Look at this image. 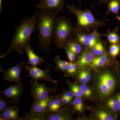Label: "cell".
Wrapping results in <instances>:
<instances>
[{"instance_id":"44dd1931","label":"cell","mask_w":120,"mask_h":120,"mask_svg":"<svg viewBox=\"0 0 120 120\" xmlns=\"http://www.w3.org/2000/svg\"><path fill=\"white\" fill-rule=\"evenodd\" d=\"M101 35V34L98 32L97 28L92 30L91 32L89 34V43L87 47L89 49H92L95 45L100 39Z\"/></svg>"},{"instance_id":"cb8c5ba5","label":"cell","mask_w":120,"mask_h":120,"mask_svg":"<svg viewBox=\"0 0 120 120\" xmlns=\"http://www.w3.org/2000/svg\"><path fill=\"white\" fill-rule=\"evenodd\" d=\"M96 116L99 120H115V119L112 115L105 110H100L98 111L96 113Z\"/></svg>"},{"instance_id":"603a6c76","label":"cell","mask_w":120,"mask_h":120,"mask_svg":"<svg viewBox=\"0 0 120 120\" xmlns=\"http://www.w3.org/2000/svg\"><path fill=\"white\" fill-rule=\"evenodd\" d=\"M53 61L56 64L55 68L57 70L63 71L66 70L67 66L69 63V62L61 60L58 55L56 56V58Z\"/></svg>"},{"instance_id":"ffe728a7","label":"cell","mask_w":120,"mask_h":120,"mask_svg":"<svg viewBox=\"0 0 120 120\" xmlns=\"http://www.w3.org/2000/svg\"><path fill=\"white\" fill-rule=\"evenodd\" d=\"M117 28L114 29L112 31L107 30V33L105 34H101L107 38L109 43L112 44H117L120 41V38L117 32Z\"/></svg>"},{"instance_id":"d4e9b609","label":"cell","mask_w":120,"mask_h":120,"mask_svg":"<svg viewBox=\"0 0 120 120\" xmlns=\"http://www.w3.org/2000/svg\"><path fill=\"white\" fill-rule=\"evenodd\" d=\"M78 79L82 83H86L91 79V75L89 72L84 70L80 72L78 75Z\"/></svg>"},{"instance_id":"52a82bcc","label":"cell","mask_w":120,"mask_h":120,"mask_svg":"<svg viewBox=\"0 0 120 120\" xmlns=\"http://www.w3.org/2000/svg\"><path fill=\"white\" fill-rule=\"evenodd\" d=\"M51 68L52 66H49L45 70H42L37 67H30L26 65L25 70L29 74V77L32 78V79L38 81L42 80L53 83H57V81L53 79L50 75Z\"/></svg>"},{"instance_id":"d590c367","label":"cell","mask_w":120,"mask_h":120,"mask_svg":"<svg viewBox=\"0 0 120 120\" xmlns=\"http://www.w3.org/2000/svg\"><path fill=\"white\" fill-rule=\"evenodd\" d=\"M72 99H71L68 98H66V97H62V98L61 100V103H63V104H67V103H69L71 102Z\"/></svg>"},{"instance_id":"8fae6325","label":"cell","mask_w":120,"mask_h":120,"mask_svg":"<svg viewBox=\"0 0 120 120\" xmlns=\"http://www.w3.org/2000/svg\"><path fill=\"white\" fill-rule=\"evenodd\" d=\"M53 97L49 96L42 101H34L32 103L31 109L26 114H41L47 113V106L50 101L54 98Z\"/></svg>"},{"instance_id":"60d3db41","label":"cell","mask_w":120,"mask_h":120,"mask_svg":"<svg viewBox=\"0 0 120 120\" xmlns=\"http://www.w3.org/2000/svg\"><path fill=\"white\" fill-rule=\"evenodd\" d=\"M79 0V1H80H80H81V0Z\"/></svg>"},{"instance_id":"5bb4252c","label":"cell","mask_w":120,"mask_h":120,"mask_svg":"<svg viewBox=\"0 0 120 120\" xmlns=\"http://www.w3.org/2000/svg\"><path fill=\"white\" fill-rule=\"evenodd\" d=\"M94 58V54L88 51H82V55L77 61V65L79 68H82L87 65L90 64Z\"/></svg>"},{"instance_id":"8d00e7d4","label":"cell","mask_w":120,"mask_h":120,"mask_svg":"<svg viewBox=\"0 0 120 120\" xmlns=\"http://www.w3.org/2000/svg\"><path fill=\"white\" fill-rule=\"evenodd\" d=\"M116 99L117 103H118V105H119V107H120V94H118L117 95Z\"/></svg>"},{"instance_id":"8992f818","label":"cell","mask_w":120,"mask_h":120,"mask_svg":"<svg viewBox=\"0 0 120 120\" xmlns=\"http://www.w3.org/2000/svg\"><path fill=\"white\" fill-rule=\"evenodd\" d=\"M30 92L34 101L45 100L50 94H54L55 87H49L45 82L39 83L37 80L32 79L30 81Z\"/></svg>"},{"instance_id":"7402d4cb","label":"cell","mask_w":120,"mask_h":120,"mask_svg":"<svg viewBox=\"0 0 120 120\" xmlns=\"http://www.w3.org/2000/svg\"><path fill=\"white\" fill-rule=\"evenodd\" d=\"M92 53L95 56H100L105 53L104 45L101 38L92 49Z\"/></svg>"},{"instance_id":"e0dca14e","label":"cell","mask_w":120,"mask_h":120,"mask_svg":"<svg viewBox=\"0 0 120 120\" xmlns=\"http://www.w3.org/2000/svg\"><path fill=\"white\" fill-rule=\"evenodd\" d=\"M109 58L107 54L105 53L102 56L95 57L90 65L91 68H98L103 66L109 62Z\"/></svg>"},{"instance_id":"f35d334b","label":"cell","mask_w":120,"mask_h":120,"mask_svg":"<svg viewBox=\"0 0 120 120\" xmlns=\"http://www.w3.org/2000/svg\"><path fill=\"white\" fill-rule=\"evenodd\" d=\"M2 0H0V12H1L2 11Z\"/></svg>"},{"instance_id":"74e56055","label":"cell","mask_w":120,"mask_h":120,"mask_svg":"<svg viewBox=\"0 0 120 120\" xmlns=\"http://www.w3.org/2000/svg\"><path fill=\"white\" fill-rule=\"evenodd\" d=\"M109 0H99V5H101L103 4H105Z\"/></svg>"},{"instance_id":"4fadbf2b","label":"cell","mask_w":120,"mask_h":120,"mask_svg":"<svg viewBox=\"0 0 120 120\" xmlns=\"http://www.w3.org/2000/svg\"><path fill=\"white\" fill-rule=\"evenodd\" d=\"M24 52L27 54L28 57V64L32 67H37L41 63L45 62V60L43 58L37 56L34 53V50L32 49L30 44L26 46Z\"/></svg>"},{"instance_id":"83f0119b","label":"cell","mask_w":120,"mask_h":120,"mask_svg":"<svg viewBox=\"0 0 120 120\" xmlns=\"http://www.w3.org/2000/svg\"><path fill=\"white\" fill-rule=\"evenodd\" d=\"M74 109L77 112H81L83 109L82 102L80 98H76L72 103Z\"/></svg>"},{"instance_id":"30bf717a","label":"cell","mask_w":120,"mask_h":120,"mask_svg":"<svg viewBox=\"0 0 120 120\" xmlns=\"http://www.w3.org/2000/svg\"><path fill=\"white\" fill-rule=\"evenodd\" d=\"M24 62L9 68L4 74L2 79L8 82H16V83L20 82L22 80L21 72L23 69Z\"/></svg>"},{"instance_id":"7c38bea8","label":"cell","mask_w":120,"mask_h":120,"mask_svg":"<svg viewBox=\"0 0 120 120\" xmlns=\"http://www.w3.org/2000/svg\"><path fill=\"white\" fill-rule=\"evenodd\" d=\"M19 108L17 105L8 106L0 114V117L5 120H22L19 116Z\"/></svg>"},{"instance_id":"f1b7e54d","label":"cell","mask_w":120,"mask_h":120,"mask_svg":"<svg viewBox=\"0 0 120 120\" xmlns=\"http://www.w3.org/2000/svg\"><path fill=\"white\" fill-rule=\"evenodd\" d=\"M120 50V46L117 44H112L110 46L109 53L113 57H116L117 56Z\"/></svg>"},{"instance_id":"7a4b0ae2","label":"cell","mask_w":120,"mask_h":120,"mask_svg":"<svg viewBox=\"0 0 120 120\" xmlns=\"http://www.w3.org/2000/svg\"><path fill=\"white\" fill-rule=\"evenodd\" d=\"M37 13L31 18H25L22 20L19 26L16 29L12 37L11 42L8 48L7 52L2 54L1 58H4L12 51L17 52L22 55L24 52L25 48L30 44V37L32 32L37 30Z\"/></svg>"},{"instance_id":"4dcf8cb0","label":"cell","mask_w":120,"mask_h":120,"mask_svg":"<svg viewBox=\"0 0 120 120\" xmlns=\"http://www.w3.org/2000/svg\"><path fill=\"white\" fill-rule=\"evenodd\" d=\"M76 65L75 63L69 62L67 66L66 70L67 73L69 75H72L76 71Z\"/></svg>"},{"instance_id":"9a60e30c","label":"cell","mask_w":120,"mask_h":120,"mask_svg":"<svg viewBox=\"0 0 120 120\" xmlns=\"http://www.w3.org/2000/svg\"><path fill=\"white\" fill-rule=\"evenodd\" d=\"M46 113L45 120H67L71 119V115L66 110H64L54 114Z\"/></svg>"},{"instance_id":"f546056e","label":"cell","mask_w":120,"mask_h":120,"mask_svg":"<svg viewBox=\"0 0 120 120\" xmlns=\"http://www.w3.org/2000/svg\"><path fill=\"white\" fill-rule=\"evenodd\" d=\"M79 87L86 97L87 98L91 97L92 95V91L85 83H82Z\"/></svg>"},{"instance_id":"1f68e13d","label":"cell","mask_w":120,"mask_h":120,"mask_svg":"<svg viewBox=\"0 0 120 120\" xmlns=\"http://www.w3.org/2000/svg\"><path fill=\"white\" fill-rule=\"evenodd\" d=\"M64 47L65 52L67 53L68 58L70 62H73L75 61L76 59V54L69 49L66 46H64Z\"/></svg>"},{"instance_id":"6da1fadb","label":"cell","mask_w":120,"mask_h":120,"mask_svg":"<svg viewBox=\"0 0 120 120\" xmlns=\"http://www.w3.org/2000/svg\"><path fill=\"white\" fill-rule=\"evenodd\" d=\"M36 13L38 45L42 52L48 53L50 51V45L53 38L54 30L57 18L56 13L41 9Z\"/></svg>"},{"instance_id":"2e32d148","label":"cell","mask_w":120,"mask_h":120,"mask_svg":"<svg viewBox=\"0 0 120 120\" xmlns=\"http://www.w3.org/2000/svg\"><path fill=\"white\" fill-rule=\"evenodd\" d=\"M75 39L79 43L84 46L88 47L89 38L88 32L75 30Z\"/></svg>"},{"instance_id":"d6a6232c","label":"cell","mask_w":120,"mask_h":120,"mask_svg":"<svg viewBox=\"0 0 120 120\" xmlns=\"http://www.w3.org/2000/svg\"><path fill=\"white\" fill-rule=\"evenodd\" d=\"M13 103L12 101H8L5 100L3 97H1L0 99V112L4 111L5 108L11 103Z\"/></svg>"},{"instance_id":"ba28073f","label":"cell","mask_w":120,"mask_h":120,"mask_svg":"<svg viewBox=\"0 0 120 120\" xmlns=\"http://www.w3.org/2000/svg\"><path fill=\"white\" fill-rule=\"evenodd\" d=\"M23 90V85L20 82L12 85L0 93L7 98L12 99L13 103H17L21 99Z\"/></svg>"},{"instance_id":"3957f363","label":"cell","mask_w":120,"mask_h":120,"mask_svg":"<svg viewBox=\"0 0 120 120\" xmlns=\"http://www.w3.org/2000/svg\"><path fill=\"white\" fill-rule=\"evenodd\" d=\"M68 13L75 14L77 17L76 30L88 32L90 30L105 25V22L109 20L105 19L98 20L95 19L91 13V9H87L82 11L80 8H76L74 5H68Z\"/></svg>"},{"instance_id":"ac0fdd59","label":"cell","mask_w":120,"mask_h":120,"mask_svg":"<svg viewBox=\"0 0 120 120\" xmlns=\"http://www.w3.org/2000/svg\"><path fill=\"white\" fill-rule=\"evenodd\" d=\"M76 55L79 54L82 49V45L79 43L73 37L65 45Z\"/></svg>"},{"instance_id":"5b68a950","label":"cell","mask_w":120,"mask_h":120,"mask_svg":"<svg viewBox=\"0 0 120 120\" xmlns=\"http://www.w3.org/2000/svg\"><path fill=\"white\" fill-rule=\"evenodd\" d=\"M116 85L115 78L109 72H104L99 75L97 85L99 91L102 95L110 94L114 90Z\"/></svg>"},{"instance_id":"484cf974","label":"cell","mask_w":120,"mask_h":120,"mask_svg":"<svg viewBox=\"0 0 120 120\" xmlns=\"http://www.w3.org/2000/svg\"><path fill=\"white\" fill-rule=\"evenodd\" d=\"M68 82V84L71 90L73 92L74 96L76 98H80L83 95L82 92L80 87L75 84L71 83Z\"/></svg>"},{"instance_id":"4316f807","label":"cell","mask_w":120,"mask_h":120,"mask_svg":"<svg viewBox=\"0 0 120 120\" xmlns=\"http://www.w3.org/2000/svg\"><path fill=\"white\" fill-rule=\"evenodd\" d=\"M107 105L109 108L114 112H118L120 110L119 105L116 99L110 98L107 101Z\"/></svg>"},{"instance_id":"277c9868","label":"cell","mask_w":120,"mask_h":120,"mask_svg":"<svg viewBox=\"0 0 120 120\" xmlns=\"http://www.w3.org/2000/svg\"><path fill=\"white\" fill-rule=\"evenodd\" d=\"M75 29L68 19L65 16L57 19L53 39L54 44L58 49H61L73 38Z\"/></svg>"},{"instance_id":"9c48e42d","label":"cell","mask_w":120,"mask_h":120,"mask_svg":"<svg viewBox=\"0 0 120 120\" xmlns=\"http://www.w3.org/2000/svg\"><path fill=\"white\" fill-rule=\"evenodd\" d=\"M64 5V0H41L37 6L42 11L57 13L63 10Z\"/></svg>"},{"instance_id":"ab89813d","label":"cell","mask_w":120,"mask_h":120,"mask_svg":"<svg viewBox=\"0 0 120 120\" xmlns=\"http://www.w3.org/2000/svg\"><path fill=\"white\" fill-rule=\"evenodd\" d=\"M116 18H117V19L120 22V17L118 16H116Z\"/></svg>"},{"instance_id":"e575fe53","label":"cell","mask_w":120,"mask_h":120,"mask_svg":"<svg viewBox=\"0 0 120 120\" xmlns=\"http://www.w3.org/2000/svg\"><path fill=\"white\" fill-rule=\"evenodd\" d=\"M74 95L73 92L71 90H69L65 93L62 97H66L68 98L72 99Z\"/></svg>"},{"instance_id":"836d02e7","label":"cell","mask_w":120,"mask_h":120,"mask_svg":"<svg viewBox=\"0 0 120 120\" xmlns=\"http://www.w3.org/2000/svg\"><path fill=\"white\" fill-rule=\"evenodd\" d=\"M52 101L54 104V108L53 112H57L60 109L61 101L58 98H53Z\"/></svg>"},{"instance_id":"d6986e66","label":"cell","mask_w":120,"mask_h":120,"mask_svg":"<svg viewBox=\"0 0 120 120\" xmlns=\"http://www.w3.org/2000/svg\"><path fill=\"white\" fill-rule=\"evenodd\" d=\"M105 4L107 5V11L106 14L112 13L118 16L120 9V0H109Z\"/></svg>"}]
</instances>
